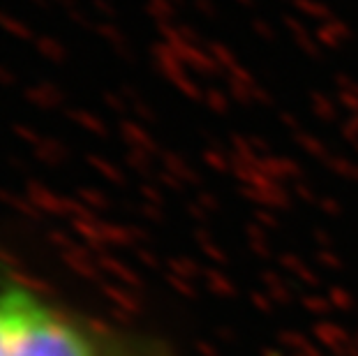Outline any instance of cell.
Masks as SVG:
<instances>
[{
    "instance_id": "obj_1",
    "label": "cell",
    "mask_w": 358,
    "mask_h": 356,
    "mask_svg": "<svg viewBox=\"0 0 358 356\" xmlns=\"http://www.w3.org/2000/svg\"><path fill=\"white\" fill-rule=\"evenodd\" d=\"M0 356H173L157 333L102 320L0 262Z\"/></svg>"
}]
</instances>
